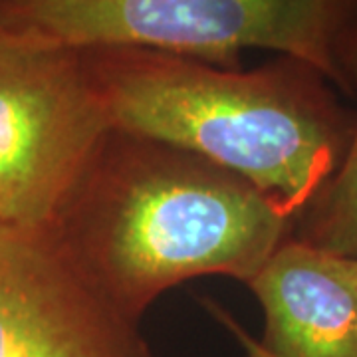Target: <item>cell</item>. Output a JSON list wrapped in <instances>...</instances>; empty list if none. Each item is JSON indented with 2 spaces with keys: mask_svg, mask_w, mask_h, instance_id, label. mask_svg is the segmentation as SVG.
<instances>
[{
  "mask_svg": "<svg viewBox=\"0 0 357 357\" xmlns=\"http://www.w3.org/2000/svg\"><path fill=\"white\" fill-rule=\"evenodd\" d=\"M294 227L243 177L115 128L93 145L48 225L91 288L137 324L181 282L248 284Z\"/></svg>",
  "mask_w": 357,
  "mask_h": 357,
  "instance_id": "cell-1",
  "label": "cell"
},
{
  "mask_svg": "<svg viewBox=\"0 0 357 357\" xmlns=\"http://www.w3.org/2000/svg\"><path fill=\"white\" fill-rule=\"evenodd\" d=\"M109 128L191 151L255 185L298 222L344 161L351 115L300 60L252 70L133 46L82 48Z\"/></svg>",
  "mask_w": 357,
  "mask_h": 357,
  "instance_id": "cell-2",
  "label": "cell"
},
{
  "mask_svg": "<svg viewBox=\"0 0 357 357\" xmlns=\"http://www.w3.org/2000/svg\"><path fill=\"white\" fill-rule=\"evenodd\" d=\"M357 0H0V26L74 48L133 46L238 68L244 50L312 66L354 93Z\"/></svg>",
  "mask_w": 357,
  "mask_h": 357,
  "instance_id": "cell-3",
  "label": "cell"
},
{
  "mask_svg": "<svg viewBox=\"0 0 357 357\" xmlns=\"http://www.w3.org/2000/svg\"><path fill=\"white\" fill-rule=\"evenodd\" d=\"M107 129L82 48L0 26V227H48Z\"/></svg>",
  "mask_w": 357,
  "mask_h": 357,
  "instance_id": "cell-4",
  "label": "cell"
},
{
  "mask_svg": "<svg viewBox=\"0 0 357 357\" xmlns=\"http://www.w3.org/2000/svg\"><path fill=\"white\" fill-rule=\"evenodd\" d=\"M0 357H151L48 227H0Z\"/></svg>",
  "mask_w": 357,
  "mask_h": 357,
  "instance_id": "cell-5",
  "label": "cell"
},
{
  "mask_svg": "<svg viewBox=\"0 0 357 357\" xmlns=\"http://www.w3.org/2000/svg\"><path fill=\"white\" fill-rule=\"evenodd\" d=\"M272 357H357V288L344 256L290 236L246 284Z\"/></svg>",
  "mask_w": 357,
  "mask_h": 357,
  "instance_id": "cell-6",
  "label": "cell"
},
{
  "mask_svg": "<svg viewBox=\"0 0 357 357\" xmlns=\"http://www.w3.org/2000/svg\"><path fill=\"white\" fill-rule=\"evenodd\" d=\"M347 70L357 93V24L349 44ZM292 236L324 252L357 258V115L344 161L298 218Z\"/></svg>",
  "mask_w": 357,
  "mask_h": 357,
  "instance_id": "cell-7",
  "label": "cell"
},
{
  "mask_svg": "<svg viewBox=\"0 0 357 357\" xmlns=\"http://www.w3.org/2000/svg\"><path fill=\"white\" fill-rule=\"evenodd\" d=\"M204 306H206V310H208V314L213 316V318L217 319L218 324L227 330V332L234 337V342L241 345V349L244 351V356L246 357H272L270 354H266L262 347H260V344H258V340L256 337H252L250 333L244 330L243 326L236 321V319L230 316L229 312L225 310V307H220L218 304H215V302H211V300H206L204 302Z\"/></svg>",
  "mask_w": 357,
  "mask_h": 357,
  "instance_id": "cell-8",
  "label": "cell"
},
{
  "mask_svg": "<svg viewBox=\"0 0 357 357\" xmlns=\"http://www.w3.org/2000/svg\"><path fill=\"white\" fill-rule=\"evenodd\" d=\"M345 262H347V270H349V276H351V280H354V284H356L357 288V258H347V256H344Z\"/></svg>",
  "mask_w": 357,
  "mask_h": 357,
  "instance_id": "cell-9",
  "label": "cell"
}]
</instances>
